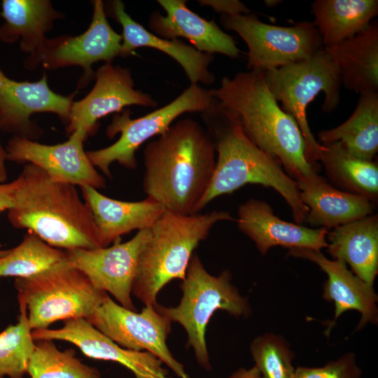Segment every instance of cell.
Returning <instances> with one entry per match:
<instances>
[{
	"label": "cell",
	"instance_id": "cell-22",
	"mask_svg": "<svg viewBox=\"0 0 378 378\" xmlns=\"http://www.w3.org/2000/svg\"><path fill=\"white\" fill-rule=\"evenodd\" d=\"M80 188L93 216L101 247L109 246L133 230L149 229L166 210L149 197L127 202L108 197L89 186Z\"/></svg>",
	"mask_w": 378,
	"mask_h": 378
},
{
	"label": "cell",
	"instance_id": "cell-4",
	"mask_svg": "<svg viewBox=\"0 0 378 378\" xmlns=\"http://www.w3.org/2000/svg\"><path fill=\"white\" fill-rule=\"evenodd\" d=\"M18 178L13 206L8 211L14 227L62 250L101 247L93 216L76 186L53 181L30 163Z\"/></svg>",
	"mask_w": 378,
	"mask_h": 378
},
{
	"label": "cell",
	"instance_id": "cell-27",
	"mask_svg": "<svg viewBox=\"0 0 378 378\" xmlns=\"http://www.w3.org/2000/svg\"><path fill=\"white\" fill-rule=\"evenodd\" d=\"M312 10L323 48H331L369 26L378 14V1L316 0Z\"/></svg>",
	"mask_w": 378,
	"mask_h": 378
},
{
	"label": "cell",
	"instance_id": "cell-16",
	"mask_svg": "<svg viewBox=\"0 0 378 378\" xmlns=\"http://www.w3.org/2000/svg\"><path fill=\"white\" fill-rule=\"evenodd\" d=\"M95 84L88 95L73 102L66 132H82L87 137L97 130L99 120L113 113H120L130 105L155 108L157 102L149 94L134 88L128 68L106 63L94 73Z\"/></svg>",
	"mask_w": 378,
	"mask_h": 378
},
{
	"label": "cell",
	"instance_id": "cell-8",
	"mask_svg": "<svg viewBox=\"0 0 378 378\" xmlns=\"http://www.w3.org/2000/svg\"><path fill=\"white\" fill-rule=\"evenodd\" d=\"M14 285L32 330L47 329L57 321L87 319L107 294L66 260L34 276L16 278Z\"/></svg>",
	"mask_w": 378,
	"mask_h": 378
},
{
	"label": "cell",
	"instance_id": "cell-1",
	"mask_svg": "<svg viewBox=\"0 0 378 378\" xmlns=\"http://www.w3.org/2000/svg\"><path fill=\"white\" fill-rule=\"evenodd\" d=\"M216 146L205 127L179 120L148 142L143 151V189L167 211L195 214L216 165Z\"/></svg>",
	"mask_w": 378,
	"mask_h": 378
},
{
	"label": "cell",
	"instance_id": "cell-2",
	"mask_svg": "<svg viewBox=\"0 0 378 378\" xmlns=\"http://www.w3.org/2000/svg\"><path fill=\"white\" fill-rule=\"evenodd\" d=\"M213 97L238 116L246 137L276 161L296 182L318 176L305 156V144L294 118L272 94L262 71L223 77Z\"/></svg>",
	"mask_w": 378,
	"mask_h": 378
},
{
	"label": "cell",
	"instance_id": "cell-10",
	"mask_svg": "<svg viewBox=\"0 0 378 378\" xmlns=\"http://www.w3.org/2000/svg\"><path fill=\"white\" fill-rule=\"evenodd\" d=\"M220 23L235 31L248 47L247 68L266 71L310 57L323 48L314 22L304 21L293 26L272 25L251 14H221Z\"/></svg>",
	"mask_w": 378,
	"mask_h": 378
},
{
	"label": "cell",
	"instance_id": "cell-11",
	"mask_svg": "<svg viewBox=\"0 0 378 378\" xmlns=\"http://www.w3.org/2000/svg\"><path fill=\"white\" fill-rule=\"evenodd\" d=\"M87 320L124 349L155 355L179 378H190L167 344L172 321L155 308L145 305L137 313L116 303L107 293Z\"/></svg>",
	"mask_w": 378,
	"mask_h": 378
},
{
	"label": "cell",
	"instance_id": "cell-19",
	"mask_svg": "<svg viewBox=\"0 0 378 378\" xmlns=\"http://www.w3.org/2000/svg\"><path fill=\"white\" fill-rule=\"evenodd\" d=\"M288 255L309 260L316 265L328 275L323 285V297L335 303V316L327 330L328 335L336 320L344 312L354 309L361 314L357 330L363 328L368 323L377 324L378 309L377 295L373 286L357 277L340 260H330L321 252L309 248L288 249Z\"/></svg>",
	"mask_w": 378,
	"mask_h": 378
},
{
	"label": "cell",
	"instance_id": "cell-5",
	"mask_svg": "<svg viewBox=\"0 0 378 378\" xmlns=\"http://www.w3.org/2000/svg\"><path fill=\"white\" fill-rule=\"evenodd\" d=\"M234 220L227 211L182 215L165 210L150 227V237L138 260L132 294L145 305L157 304L158 293L186 277L193 251L215 224Z\"/></svg>",
	"mask_w": 378,
	"mask_h": 378
},
{
	"label": "cell",
	"instance_id": "cell-31",
	"mask_svg": "<svg viewBox=\"0 0 378 378\" xmlns=\"http://www.w3.org/2000/svg\"><path fill=\"white\" fill-rule=\"evenodd\" d=\"M35 342L27 369L30 378H102L99 371L83 363L73 349L61 351L52 340Z\"/></svg>",
	"mask_w": 378,
	"mask_h": 378
},
{
	"label": "cell",
	"instance_id": "cell-36",
	"mask_svg": "<svg viewBox=\"0 0 378 378\" xmlns=\"http://www.w3.org/2000/svg\"><path fill=\"white\" fill-rule=\"evenodd\" d=\"M18 184V178L10 183H0V213L13 207ZM8 250H0V258L6 255Z\"/></svg>",
	"mask_w": 378,
	"mask_h": 378
},
{
	"label": "cell",
	"instance_id": "cell-33",
	"mask_svg": "<svg viewBox=\"0 0 378 378\" xmlns=\"http://www.w3.org/2000/svg\"><path fill=\"white\" fill-rule=\"evenodd\" d=\"M250 351L262 378H294L293 354L281 336L259 335L251 342Z\"/></svg>",
	"mask_w": 378,
	"mask_h": 378
},
{
	"label": "cell",
	"instance_id": "cell-7",
	"mask_svg": "<svg viewBox=\"0 0 378 378\" xmlns=\"http://www.w3.org/2000/svg\"><path fill=\"white\" fill-rule=\"evenodd\" d=\"M263 73L274 99L297 122L304 141L307 160L315 169L323 146L310 130L307 109L321 92L325 96L322 111L330 113L337 108L342 84L335 62L323 48L307 59Z\"/></svg>",
	"mask_w": 378,
	"mask_h": 378
},
{
	"label": "cell",
	"instance_id": "cell-13",
	"mask_svg": "<svg viewBox=\"0 0 378 378\" xmlns=\"http://www.w3.org/2000/svg\"><path fill=\"white\" fill-rule=\"evenodd\" d=\"M92 4L93 13L88 29L78 36L49 39L38 60L47 70L70 66L82 67L83 74L78 83V89L94 78L93 64L99 61L111 63L120 56L122 41V35L108 23L103 1L94 0Z\"/></svg>",
	"mask_w": 378,
	"mask_h": 378
},
{
	"label": "cell",
	"instance_id": "cell-17",
	"mask_svg": "<svg viewBox=\"0 0 378 378\" xmlns=\"http://www.w3.org/2000/svg\"><path fill=\"white\" fill-rule=\"evenodd\" d=\"M31 335L35 341L71 343L89 358L111 360L125 366L134 378H172L163 363L155 355L122 348L83 318L64 321V326L57 329L34 330Z\"/></svg>",
	"mask_w": 378,
	"mask_h": 378
},
{
	"label": "cell",
	"instance_id": "cell-12",
	"mask_svg": "<svg viewBox=\"0 0 378 378\" xmlns=\"http://www.w3.org/2000/svg\"><path fill=\"white\" fill-rule=\"evenodd\" d=\"M150 228L129 241L107 247L64 250L69 265L81 271L98 290L108 293L125 308L136 312L132 288L139 255L149 239Z\"/></svg>",
	"mask_w": 378,
	"mask_h": 378
},
{
	"label": "cell",
	"instance_id": "cell-28",
	"mask_svg": "<svg viewBox=\"0 0 378 378\" xmlns=\"http://www.w3.org/2000/svg\"><path fill=\"white\" fill-rule=\"evenodd\" d=\"M318 137L319 144L340 142L351 155L372 161L378 150V92L360 94L352 115Z\"/></svg>",
	"mask_w": 378,
	"mask_h": 378
},
{
	"label": "cell",
	"instance_id": "cell-35",
	"mask_svg": "<svg viewBox=\"0 0 378 378\" xmlns=\"http://www.w3.org/2000/svg\"><path fill=\"white\" fill-rule=\"evenodd\" d=\"M202 6L211 7L215 11L227 15L248 14L250 10L241 1L237 0H200Z\"/></svg>",
	"mask_w": 378,
	"mask_h": 378
},
{
	"label": "cell",
	"instance_id": "cell-25",
	"mask_svg": "<svg viewBox=\"0 0 378 378\" xmlns=\"http://www.w3.org/2000/svg\"><path fill=\"white\" fill-rule=\"evenodd\" d=\"M327 251L348 264L353 273L373 286L378 273V217L365 218L332 228L326 235Z\"/></svg>",
	"mask_w": 378,
	"mask_h": 378
},
{
	"label": "cell",
	"instance_id": "cell-3",
	"mask_svg": "<svg viewBox=\"0 0 378 378\" xmlns=\"http://www.w3.org/2000/svg\"><path fill=\"white\" fill-rule=\"evenodd\" d=\"M202 118L214 141L217 158L210 184L196 213L216 197L231 194L246 184H260L281 195L297 224L302 223L308 208L300 200L297 182L246 137L237 115L216 100L202 113Z\"/></svg>",
	"mask_w": 378,
	"mask_h": 378
},
{
	"label": "cell",
	"instance_id": "cell-29",
	"mask_svg": "<svg viewBox=\"0 0 378 378\" xmlns=\"http://www.w3.org/2000/svg\"><path fill=\"white\" fill-rule=\"evenodd\" d=\"M320 144V161L330 179L343 191L364 196L374 204L378 198L377 163L351 155L340 142Z\"/></svg>",
	"mask_w": 378,
	"mask_h": 378
},
{
	"label": "cell",
	"instance_id": "cell-26",
	"mask_svg": "<svg viewBox=\"0 0 378 378\" xmlns=\"http://www.w3.org/2000/svg\"><path fill=\"white\" fill-rule=\"evenodd\" d=\"M335 62L341 84L362 94L378 92V24L331 48H324Z\"/></svg>",
	"mask_w": 378,
	"mask_h": 378
},
{
	"label": "cell",
	"instance_id": "cell-9",
	"mask_svg": "<svg viewBox=\"0 0 378 378\" xmlns=\"http://www.w3.org/2000/svg\"><path fill=\"white\" fill-rule=\"evenodd\" d=\"M216 102L210 90L198 84H190L179 96L168 104L142 117L132 119L131 111L122 110L115 114L106 128V135L119 139L111 146L86 152L91 163L106 177L111 178V164L117 162L121 166L134 169L137 166L136 151L150 138L164 133L172 122L185 113H203Z\"/></svg>",
	"mask_w": 378,
	"mask_h": 378
},
{
	"label": "cell",
	"instance_id": "cell-14",
	"mask_svg": "<svg viewBox=\"0 0 378 378\" xmlns=\"http://www.w3.org/2000/svg\"><path fill=\"white\" fill-rule=\"evenodd\" d=\"M87 136L76 131L67 141L54 145L13 136L5 147L7 160L38 167L53 181L105 189L104 177L90 161L83 148Z\"/></svg>",
	"mask_w": 378,
	"mask_h": 378
},
{
	"label": "cell",
	"instance_id": "cell-30",
	"mask_svg": "<svg viewBox=\"0 0 378 378\" xmlns=\"http://www.w3.org/2000/svg\"><path fill=\"white\" fill-rule=\"evenodd\" d=\"M66 260L65 251L48 244L28 232L22 241L0 258V279L4 276L29 278Z\"/></svg>",
	"mask_w": 378,
	"mask_h": 378
},
{
	"label": "cell",
	"instance_id": "cell-21",
	"mask_svg": "<svg viewBox=\"0 0 378 378\" xmlns=\"http://www.w3.org/2000/svg\"><path fill=\"white\" fill-rule=\"evenodd\" d=\"M0 13L4 23L0 27V41L14 43L20 40V48L29 54L24 66L33 70L38 65L39 57L48 38L54 22L64 18L53 8L49 0H3Z\"/></svg>",
	"mask_w": 378,
	"mask_h": 378
},
{
	"label": "cell",
	"instance_id": "cell-18",
	"mask_svg": "<svg viewBox=\"0 0 378 378\" xmlns=\"http://www.w3.org/2000/svg\"><path fill=\"white\" fill-rule=\"evenodd\" d=\"M237 214L238 228L254 241L262 255L276 246L316 251L328 246L327 229L309 228L283 220L265 202L249 199L239 205Z\"/></svg>",
	"mask_w": 378,
	"mask_h": 378
},
{
	"label": "cell",
	"instance_id": "cell-38",
	"mask_svg": "<svg viewBox=\"0 0 378 378\" xmlns=\"http://www.w3.org/2000/svg\"><path fill=\"white\" fill-rule=\"evenodd\" d=\"M6 152L5 148L0 144V183H5L7 179V170L6 167Z\"/></svg>",
	"mask_w": 378,
	"mask_h": 378
},
{
	"label": "cell",
	"instance_id": "cell-24",
	"mask_svg": "<svg viewBox=\"0 0 378 378\" xmlns=\"http://www.w3.org/2000/svg\"><path fill=\"white\" fill-rule=\"evenodd\" d=\"M297 183L312 225L328 230L372 214L374 204L368 198L338 190L321 176Z\"/></svg>",
	"mask_w": 378,
	"mask_h": 378
},
{
	"label": "cell",
	"instance_id": "cell-23",
	"mask_svg": "<svg viewBox=\"0 0 378 378\" xmlns=\"http://www.w3.org/2000/svg\"><path fill=\"white\" fill-rule=\"evenodd\" d=\"M111 16L122 26V45L120 56L127 57L138 48L159 50L174 59L184 70L190 84L210 85L215 80L209 66L214 60L212 54L202 52L179 39H165L156 36L134 20L125 11L120 0L111 2Z\"/></svg>",
	"mask_w": 378,
	"mask_h": 378
},
{
	"label": "cell",
	"instance_id": "cell-15",
	"mask_svg": "<svg viewBox=\"0 0 378 378\" xmlns=\"http://www.w3.org/2000/svg\"><path fill=\"white\" fill-rule=\"evenodd\" d=\"M76 92L63 96L52 91L44 73L38 81H16L0 69V132L34 141L43 130L31 120L36 113H52L67 125Z\"/></svg>",
	"mask_w": 378,
	"mask_h": 378
},
{
	"label": "cell",
	"instance_id": "cell-20",
	"mask_svg": "<svg viewBox=\"0 0 378 378\" xmlns=\"http://www.w3.org/2000/svg\"><path fill=\"white\" fill-rule=\"evenodd\" d=\"M166 15L159 11L149 18L148 27L153 34L165 39L183 37L200 52L220 53L232 59L240 50L234 38L223 31L213 20H206L190 10L185 0H158Z\"/></svg>",
	"mask_w": 378,
	"mask_h": 378
},
{
	"label": "cell",
	"instance_id": "cell-34",
	"mask_svg": "<svg viewBox=\"0 0 378 378\" xmlns=\"http://www.w3.org/2000/svg\"><path fill=\"white\" fill-rule=\"evenodd\" d=\"M361 373L355 355L346 353L323 367H298L295 370L294 378H360Z\"/></svg>",
	"mask_w": 378,
	"mask_h": 378
},
{
	"label": "cell",
	"instance_id": "cell-32",
	"mask_svg": "<svg viewBox=\"0 0 378 378\" xmlns=\"http://www.w3.org/2000/svg\"><path fill=\"white\" fill-rule=\"evenodd\" d=\"M19 302L17 323L0 332V378H22L35 347L25 304Z\"/></svg>",
	"mask_w": 378,
	"mask_h": 378
},
{
	"label": "cell",
	"instance_id": "cell-39",
	"mask_svg": "<svg viewBox=\"0 0 378 378\" xmlns=\"http://www.w3.org/2000/svg\"><path fill=\"white\" fill-rule=\"evenodd\" d=\"M275 1H265V4H267V6H274L275 5Z\"/></svg>",
	"mask_w": 378,
	"mask_h": 378
},
{
	"label": "cell",
	"instance_id": "cell-37",
	"mask_svg": "<svg viewBox=\"0 0 378 378\" xmlns=\"http://www.w3.org/2000/svg\"><path fill=\"white\" fill-rule=\"evenodd\" d=\"M228 378H262L259 370L254 365L249 369L240 368L233 372Z\"/></svg>",
	"mask_w": 378,
	"mask_h": 378
},
{
	"label": "cell",
	"instance_id": "cell-6",
	"mask_svg": "<svg viewBox=\"0 0 378 378\" xmlns=\"http://www.w3.org/2000/svg\"><path fill=\"white\" fill-rule=\"evenodd\" d=\"M231 279L228 270L216 276L210 274L198 255L193 254L180 286V303L168 307L155 304L158 312L183 327L188 335L187 346L193 349L197 361L206 370H210L211 365L205 335L214 314L218 309L235 317L247 316L251 313L246 298L239 294Z\"/></svg>",
	"mask_w": 378,
	"mask_h": 378
}]
</instances>
